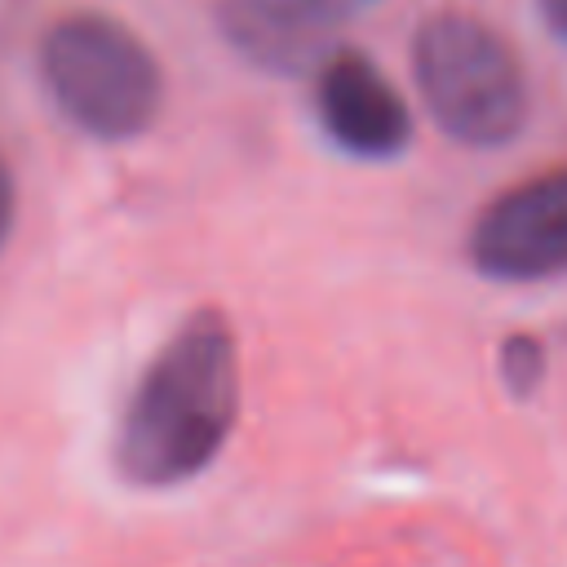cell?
I'll use <instances>...</instances> for the list:
<instances>
[{
	"mask_svg": "<svg viewBox=\"0 0 567 567\" xmlns=\"http://www.w3.org/2000/svg\"><path fill=\"white\" fill-rule=\"evenodd\" d=\"M536 13H540V22L567 44V0H536Z\"/></svg>",
	"mask_w": 567,
	"mask_h": 567,
	"instance_id": "obj_10",
	"label": "cell"
},
{
	"mask_svg": "<svg viewBox=\"0 0 567 567\" xmlns=\"http://www.w3.org/2000/svg\"><path fill=\"white\" fill-rule=\"evenodd\" d=\"M40 71L53 106L97 142L146 133L164 102L155 53L111 13H66L44 31Z\"/></svg>",
	"mask_w": 567,
	"mask_h": 567,
	"instance_id": "obj_3",
	"label": "cell"
},
{
	"mask_svg": "<svg viewBox=\"0 0 567 567\" xmlns=\"http://www.w3.org/2000/svg\"><path fill=\"white\" fill-rule=\"evenodd\" d=\"M412 80L430 120L470 151H501L527 124L518 53L465 9L430 13L412 35Z\"/></svg>",
	"mask_w": 567,
	"mask_h": 567,
	"instance_id": "obj_2",
	"label": "cell"
},
{
	"mask_svg": "<svg viewBox=\"0 0 567 567\" xmlns=\"http://www.w3.org/2000/svg\"><path fill=\"white\" fill-rule=\"evenodd\" d=\"M239 421V346L217 310H195L137 377L115 465L137 487H177L204 474Z\"/></svg>",
	"mask_w": 567,
	"mask_h": 567,
	"instance_id": "obj_1",
	"label": "cell"
},
{
	"mask_svg": "<svg viewBox=\"0 0 567 567\" xmlns=\"http://www.w3.org/2000/svg\"><path fill=\"white\" fill-rule=\"evenodd\" d=\"M13 213H18V190H13V173H9V164L0 155V248H4L9 230H13Z\"/></svg>",
	"mask_w": 567,
	"mask_h": 567,
	"instance_id": "obj_8",
	"label": "cell"
},
{
	"mask_svg": "<svg viewBox=\"0 0 567 567\" xmlns=\"http://www.w3.org/2000/svg\"><path fill=\"white\" fill-rule=\"evenodd\" d=\"M470 266L496 284H536L567 275V168L536 173L478 208Z\"/></svg>",
	"mask_w": 567,
	"mask_h": 567,
	"instance_id": "obj_4",
	"label": "cell"
},
{
	"mask_svg": "<svg viewBox=\"0 0 567 567\" xmlns=\"http://www.w3.org/2000/svg\"><path fill=\"white\" fill-rule=\"evenodd\" d=\"M297 4H306V9L319 13L323 22H341V18H350V13H359V9H368V4H377V0H297Z\"/></svg>",
	"mask_w": 567,
	"mask_h": 567,
	"instance_id": "obj_9",
	"label": "cell"
},
{
	"mask_svg": "<svg viewBox=\"0 0 567 567\" xmlns=\"http://www.w3.org/2000/svg\"><path fill=\"white\" fill-rule=\"evenodd\" d=\"M315 111L332 146L354 159H394L412 142V111L359 49H332L315 71Z\"/></svg>",
	"mask_w": 567,
	"mask_h": 567,
	"instance_id": "obj_5",
	"label": "cell"
},
{
	"mask_svg": "<svg viewBox=\"0 0 567 567\" xmlns=\"http://www.w3.org/2000/svg\"><path fill=\"white\" fill-rule=\"evenodd\" d=\"M501 381L509 394H532L545 381V346L527 332L501 341Z\"/></svg>",
	"mask_w": 567,
	"mask_h": 567,
	"instance_id": "obj_7",
	"label": "cell"
},
{
	"mask_svg": "<svg viewBox=\"0 0 567 567\" xmlns=\"http://www.w3.org/2000/svg\"><path fill=\"white\" fill-rule=\"evenodd\" d=\"M217 18L226 44H235L261 71L301 75L319 71L332 58V22H323L297 0H221Z\"/></svg>",
	"mask_w": 567,
	"mask_h": 567,
	"instance_id": "obj_6",
	"label": "cell"
}]
</instances>
